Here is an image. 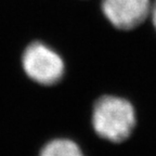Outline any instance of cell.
<instances>
[{
    "label": "cell",
    "mask_w": 156,
    "mask_h": 156,
    "mask_svg": "<svg viewBox=\"0 0 156 156\" xmlns=\"http://www.w3.org/2000/svg\"><path fill=\"white\" fill-rule=\"evenodd\" d=\"M20 65L25 77L39 87H54L63 80L66 74L63 54L41 39L27 42L20 56Z\"/></svg>",
    "instance_id": "1"
},
{
    "label": "cell",
    "mask_w": 156,
    "mask_h": 156,
    "mask_svg": "<svg viewBox=\"0 0 156 156\" xmlns=\"http://www.w3.org/2000/svg\"><path fill=\"white\" fill-rule=\"evenodd\" d=\"M91 125L99 136L111 142L128 139L136 126V112L129 101L115 95H102L91 111Z\"/></svg>",
    "instance_id": "2"
},
{
    "label": "cell",
    "mask_w": 156,
    "mask_h": 156,
    "mask_svg": "<svg viewBox=\"0 0 156 156\" xmlns=\"http://www.w3.org/2000/svg\"><path fill=\"white\" fill-rule=\"evenodd\" d=\"M151 0H101V11L116 28H136L150 16Z\"/></svg>",
    "instance_id": "3"
},
{
    "label": "cell",
    "mask_w": 156,
    "mask_h": 156,
    "mask_svg": "<svg viewBox=\"0 0 156 156\" xmlns=\"http://www.w3.org/2000/svg\"><path fill=\"white\" fill-rule=\"evenodd\" d=\"M39 156H85L80 146L67 138H54L40 150Z\"/></svg>",
    "instance_id": "4"
},
{
    "label": "cell",
    "mask_w": 156,
    "mask_h": 156,
    "mask_svg": "<svg viewBox=\"0 0 156 156\" xmlns=\"http://www.w3.org/2000/svg\"><path fill=\"white\" fill-rule=\"evenodd\" d=\"M150 16H151L152 23H153V26H154V28H155V30H156V0L154 1V3H152Z\"/></svg>",
    "instance_id": "5"
},
{
    "label": "cell",
    "mask_w": 156,
    "mask_h": 156,
    "mask_svg": "<svg viewBox=\"0 0 156 156\" xmlns=\"http://www.w3.org/2000/svg\"><path fill=\"white\" fill-rule=\"evenodd\" d=\"M83 1H86V0H83Z\"/></svg>",
    "instance_id": "6"
}]
</instances>
